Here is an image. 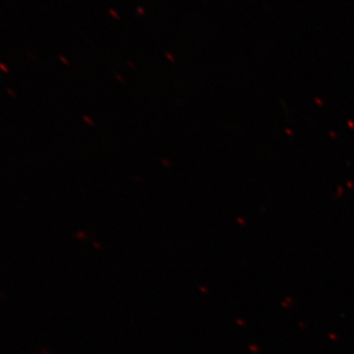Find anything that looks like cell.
Returning a JSON list of instances; mask_svg holds the SVG:
<instances>
[{"label": "cell", "mask_w": 354, "mask_h": 354, "mask_svg": "<svg viewBox=\"0 0 354 354\" xmlns=\"http://www.w3.org/2000/svg\"><path fill=\"white\" fill-rule=\"evenodd\" d=\"M109 13L111 14V17H113L114 19H120V14H118V11L114 10L113 8H109Z\"/></svg>", "instance_id": "6da1fadb"}, {"label": "cell", "mask_w": 354, "mask_h": 354, "mask_svg": "<svg viewBox=\"0 0 354 354\" xmlns=\"http://www.w3.org/2000/svg\"><path fill=\"white\" fill-rule=\"evenodd\" d=\"M136 13L138 14L139 16H145L146 11L143 7L138 6L136 8Z\"/></svg>", "instance_id": "7a4b0ae2"}]
</instances>
